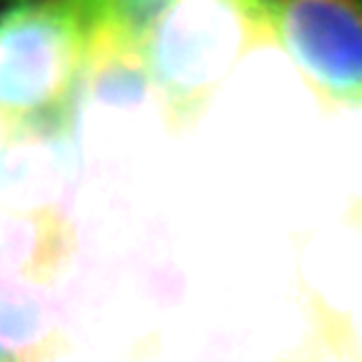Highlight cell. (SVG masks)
I'll return each instance as SVG.
<instances>
[{"instance_id":"cell-4","label":"cell","mask_w":362,"mask_h":362,"mask_svg":"<svg viewBox=\"0 0 362 362\" xmlns=\"http://www.w3.org/2000/svg\"><path fill=\"white\" fill-rule=\"evenodd\" d=\"M66 118L20 127L0 155V208L16 212L55 210L53 201L62 194L70 162Z\"/></svg>"},{"instance_id":"cell-7","label":"cell","mask_w":362,"mask_h":362,"mask_svg":"<svg viewBox=\"0 0 362 362\" xmlns=\"http://www.w3.org/2000/svg\"><path fill=\"white\" fill-rule=\"evenodd\" d=\"M168 0H105L98 11H107L116 20H120L127 29L144 40V33L158 18V13L166 7Z\"/></svg>"},{"instance_id":"cell-2","label":"cell","mask_w":362,"mask_h":362,"mask_svg":"<svg viewBox=\"0 0 362 362\" xmlns=\"http://www.w3.org/2000/svg\"><path fill=\"white\" fill-rule=\"evenodd\" d=\"M90 13L66 0L0 11V114L18 124L66 118L81 90Z\"/></svg>"},{"instance_id":"cell-8","label":"cell","mask_w":362,"mask_h":362,"mask_svg":"<svg viewBox=\"0 0 362 362\" xmlns=\"http://www.w3.org/2000/svg\"><path fill=\"white\" fill-rule=\"evenodd\" d=\"M20 127H22V124H18V122H13L11 118H7V116L0 114V155L5 153V148L9 146V142L16 138V134L20 132Z\"/></svg>"},{"instance_id":"cell-9","label":"cell","mask_w":362,"mask_h":362,"mask_svg":"<svg viewBox=\"0 0 362 362\" xmlns=\"http://www.w3.org/2000/svg\"><path fill=\"white\" fill-rule=\"evenodd\" d=\"M66 3H74V5H81L90 16L94 13V11H98L103 5H105V0H66Z\"/></svg>"},{"instance_id":"cell-10","label":"cell","mask_w":362,"mask_h":362,"mask_svg":"<svg viewBox=\"0 0 362 362\" xmlns=\"http://www.w3.org/2000/svg\"><path fill=\"white\" fill-rule=\"evenodd\" d=\"M0 362H18V358L13 354H9L3 345H0Z\"/></svg>"},{"instance_id":"cell-5","label":"cell","mask_w":362,"mask_h":362,"mask_svg":"<svg viewBox=\"0 0 362 362\" xmlns=\"http://www.w3.org/2000/svg\"><path fill=\"white\" fill-rule=\"evenodd\" d=\"M70 247V231L57 210L16 212L0 208V281H46Z\"/></svg>"},{"instance_id":"cell-3","label":"cell","mask_w":362,"mask_h":362,"mask_svg":"<svg viewBox=\"0 0 362 362\" xmlns=\"http://www.w3.org/2000/svg\"><path fill=\"white\" fill-rule=\"evenodd\" d=\"M271 29L321 96L362 107V0H267Z\"/></svg>"},{"instance_id":"cell-1","label":"cell","mask_w":362,"mask_h":362,"mask_svg":"<svg viewBox=\"0 0 362 362\" xmlns=\"http://www.w3.org/2000/svg\"><path fill=\"white\" fill-rule=\"evenodd\" d=\"M273 37L267 0H168L144 33L153 94L168 124L192 127L231 72Z\"/></svg>"},{"instance_id":"cell-6","label":"cell","mask_w":362,"mask_h":362,"mask_svg":"<svg viewBox=\"0 0 362 362\" xmlns=\"http://www.w3.org/2000/svg\"><path fill=\"white\" fill-rule=\"evenodd\" d=\"M0 345L18 362L37 360L48 345H53L44 303L16 281H0Z\"/></svg>"}]
</instances>
